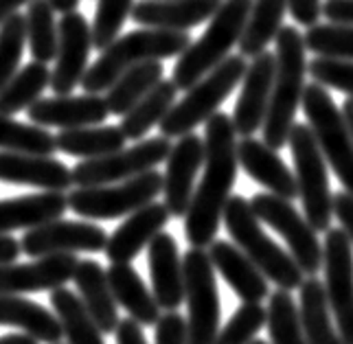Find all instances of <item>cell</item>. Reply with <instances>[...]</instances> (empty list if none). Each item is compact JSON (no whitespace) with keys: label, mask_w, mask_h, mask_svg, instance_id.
Listing matches in <instances>:
<instances>
[{"label":"cell","mask_w":353,"mask_h":344,"mask_svg":"<svg viewBox=\"0 0 353 344\" xmlns=\"http://www.w3.org/2000/svg\"><path fill=\"white\" fill-rule=\"evenodd\" d=\"M237 132L233 119L224 112H215L204 125L202 178L185 215V235L193 248H209L215 241L237 180Z\"/></svg>","instance_id":"obj_1"},{"label":"cell","mask_w":353,"mask_h":344,"mask_svg":"<svg viewBox=\"0 0 353 344\" xmlns=\"http://www.w3.org/2000/svg\"><path fill=\"white\" fill-rule=\"evenodd\" d=\"M276 68H274V83L270 94V105L263 121V141L283 150L288 145L292 125H294L296 110L305 90V75H307V44L305 35H301L296 27H281L276 35Z\"/></svg>","instance_id":"obj_2"},{"label":"cell","mask_w":353,"mask_h":344,"mask_svg":"<svg viewBox=\"0 0 353 344\" xmlns=\"http://www.w3.org/2000/svg\"><path fill=\"white\" fill-rule=\"evenodd\" d=\"M191 44L187 31H169V29H150L132 31L119 38L101 51L99 59L88 66L83 75V90L86 92H105L110 85L132 66L145 61H163L167 57H178Z\"/></svg>","instance_id":"obj_3"},{"label":"cell","mask_w":353,"mask_h":344,"mask_svg":"<svg viewBox=\"0 0 353 344\" xmlns=\"http://www.w3.org/2000/svg\"><path fill=\"white\" fill-rule=\"evenodd\" d=\"M250 7L252 0H224L206 31L178 55L172 75L178 90H189L230 55L239 44Z\"/></svg>","instance_id":"obj_4"},{"label":"cell","mask_w":353,"mask_h":344,"mask_svg":"<svg viewBox=\"0 0 353 344\" xmlns=\"http://www.w3.org/2000/svg\"><path fill=\"white\" fill-rule=\"evenodd\" d=\"M222 219L230 239L248 254V259L261 270L268 281H272L276 287L288 292L299 290L303 285L305 272L301 270L294 256L265 235V230L261 228V219L254 215L246 198L230 195Z\"/></svg>","instance_id":"obj_5"},{"label":"cell","mask_w":353,"mask_h":344,"mask_svg":"<svg viewBox=\"0 0 353 344\" xmlns=\"http://www.w3.org/2000/svg\"><path fill=\"white\" fill-rule=\"evenodd\" d=\"M246 68L248 64L243 55H228L209 75L191 85L187 94L176 101L167 117L158 123L163 136L180 139L209 121L217 112V108L226 101V97L241 83Z\"/></svg>","instance_id":"obj_6"},{"label":"cell","mask_w":353,"mask_h":344,"mask_svg":"<svg viewBox=\"0 0 353 344\" xmlns=\"http://www.w3.org/2000/svg\"><path fill=\"white\" fill-rule=\"evenodd\" d=\"M288 145L292 158H294L299 198L307 222L316 228V232H327L334 219V195L330 191L325 156L319 143H316L314 132L305 123L292 125Z\"/></svg>","instance_id":"obj_7"},{"label":"cell","mask_w":353,"mask_h":344,"mask_svg":"<svg viewBox=\"0 0 353 344\" xmlns=\"http://www.w3.org/2000/svg\"><path fill=\"white\" fill-rule=\"evenodd\" d=\"M301 105L327 165L334 169L343 187L353 193V136L343 110L336 108L332 94L319 81L305 85Z\"/></svg>","instance_id":"obj_8"},{"label":"cell","mask_w":353,"mask_h":344,"mask_svg":"<svg viewBox=\"0 0 353 344\" xmlns=\"http://www.w3.org/2000/svg\"><path fill=\"white\" fill-rule=\"evenodd\" d=\"M163 191V176L150 169L114 184L77 187L68 193V208L88 219H117L128 217L141 206L154 202Z\"/></svg>","instance_id":"obj_9"},{"label":"cell","mask_w":353,"mask_h":344,"mask_svg":"<svg viewBox=\"0 0 353 344\" xmlns=\"http://www.w3.org/2000/svg\"><path fill=\"white\" fill-rule=\"evenodd\" d=\"M189 344H215L220 334V292L209 250L193 248L182 256Z\"/></svg>","instance_id":"obj_10"},{"label":"cell","mask_w":353,"mask_h":344,"mask_svg":"<svg viewBox=\"0 0 353 344\" xmlns=\"http://www.w3.org/2000/svg\"><path fill=\"white\" fill-rule=\"evenodd\" d=\"M254 215L261 224L270 226L281 235L290 248V254L307 276H316L323 267V245L316 235V228L303 217L290 200L274 193H257L250 200Z\"/></svg>","instance_id":"obj_11"},{"label":"cell","mask_w":353,"mask_h":344,"mask_svg":"<svg viewBox=\"0 0 353 344\" xmlns=\"http://www.w3.org/2000/svg\"><path fill=\"white\" fill-rule=\"evenodd\" d=\"M172 152V141L167 136H154L137 143L130 150H119L101 158H83L72 167L75 187H97V184H114L158 167L167 161Z\"/></svg>","instance_id":"obj_12"},{"label":"cell","mask_w":353,"mask_h":344,"mask_svg":"<svg viewBox=\"0 0 353 344\" xmlns=\"http://www.w3.org/2000/svg\"><path fill=\"white\" fill-rule=\"evenodd\" d=\"M325 292L338 334L353 344V243L343 228H330L323 243Z\"/></svg>","instance_id":"obj_13"},{"label":"cell","mask_w":353,"mask_h":344,"mask_svg":"<svg viewBox=\"0 0 353 344\" xmlns=\"http://www.w3.org/2000/svg\"><path fill=\"white\" fill-rule=\"evenodd\" d=\"M108 232L88 222H66L53 219L42 226L29 228L20 239L22 252L38 259L46 254H77L105 250Z\"/></svg>","instance_id":"obj_14"},{"label":"cell","mask_w":353,"mask_h":344,"mask_svg":"<svg viewBox=\"0 0 353 344\" xmlns=\"http://www.w3.org/2000/svg\"><path fill=\"white\" fill-rule=\"evenodd\" d=\"M59 46L55 66L51 70V88L55 94H72L81 85L88 70L92 51V31L88 20L77 11L62 14L59 18Z\"/></svg>","instance_id":"obj_15"},{"label":"cell","mask_w":353,"mask_h":344,"mask_svg":"<svg viewBox=\"0 0 353 344\" xmlns=\"http://www.w3.org/2000/svg\"><path fill=\"white\" fill-rule=\"evenodd\" d=\"M163 176V195L172 217H185L196 191V178L204 167V139L198 134H185L172 145Z\"/></svg>","instance_id":"obj_16"},{"label":"cell","mask_w":353,"mask_h":344,"mask_svg":"<svg viewBox=\"0 0 353 344\" xmlns=\"http://www.w3.org/2000/svg\"><path fill=\"white\" fill-rule=\"evenodd\" d=\"M276 57L274 53H259L252 57L241 79V92L233 110V125L237 136H252L254 132L263 128V121L270 105L272 83H274Z\"/></svg>","instance_id":"obj_17"},{"label":"cell","mask_w":353,"mask_h":344,"mask_svg":"<svg viewBox=\"0 0 353 344\" xmlns=\"http://www.w3.org/2000/svg\"><path fill=\"white\" fill-rule=\"evenodd\" d=\"M79 259L75 254H46L31 263L0 265V296L3 294L51 292L72 281Z\"/></svg>","instance_id":"obj_18"},{"label":"cell","mask_w":353,"mask_h":344,"mask_svg":"<svg viewBox=\"0 0 353 344\" xmlns=\"http://www.w3.org/2000/svg\"><path fill=\"white\" fill-rule=\"evenodd\" d=\"M110 110L103 97L97 92L75 94H55L51 99H38L27 108V117L31 123L42 128H83V125H101L108 119Z\"/></svg>","instance_id":"obj_19"},{"label":"cell","mask_w":353,"mask_h":344,"mask_svg":"<svg viewBox=\"0 0 353 344\" xmlns=\"http://www.w3.org/2000/svg\"><path fill=\"white\" fill-rule=\"evenodd\" d=\"M169 208L165 202H150L141 206L139 211H134L125 217V222L121 224L105 243V256L110 263H130L132 259L148 248L150 241L163 232V228L169 224Z\"/></svg>","instance_id":"obj_20"},{"label":"cell","mask_w":353,"mask_h":344,"mask_svg":"<svg viewBox=\"0 0 353 344\" xmlns=\"http://www.w3.org/2000/svg\"><path fill=\"white\" fill-rule=\"evenodd\" d=\"M237 161L254 182L265 187L268 193H274L290 202L299 198V184L294 171H290L283 158L265 141L243 136L237 143Z\"/></svg>","instance_id":"obj_21"},{"label":"cell","mask_w":353,"mask_h":344,"mask_svg":"<svg viewBox=\"0 0 353 344\" xmlns=\"http://www.w3.org/2000/svg\"><path fill=\"white\" fill-rule=\"evenodd\" d=\"M0 182L27 184L44 191H66L72 187V169L53 156L0 150Z\"/></svg>","instance_id":"obj_22"},{"label":"cell","mask_w":353,"mask_h":344,"mask_svg":"<svg viewBox=\"0 0 353 344\" xmlns=\"http://www.w3.org/2000/svg\"><path fill=\"white\" fill-rule=\"evenodd\" d=\"M148 261L158 305L165 312H176L185 303V267L176 239L167 232H158L148 245Z\"/></svg>","instance_id":"obj_23"},{"label":"cell","mask_w":353,"mask_h":344,"mask_svg":"<svg viewBox=\"0 0 353 344\" xmlns=\"http://www.w3.org/2000/svg\"><path fill=\"white\" fill-rule=\"evenodd\" d=\"M224 0H141L132 9V20L141 27L189 31L211 20Z\"/></svg>","instance_id":"obj_24"},{"label":"cell","mask_w":353,"mask_h":344,"mask_svg":"<svg viewBox=\"0 0 353 344\" xmlns=\"http://www.w3.org/2000/svg\"><path fill=\"white\" fill-rule=\"evenodd\" d=\"M209 256L213 267L243 303H261L265 296H270L265 274L248 259V254L239 245L215 239L209 245Z\"/></svg>","instance_id":"obj_25"},{"label":"cell","mask_w":353,"mask_h":344,"mask_svg":"<svg viewBox=\"0 0 353 344\" xmlns=\"http://www.w3.org/2000/svg\"><path fill=\"white\" fill-rule=\"evenodd\" d=\"M68 208L64 191H42L22 198L0 200V235L11 230H29L59 219Z\"/></svg>","instance_id":"obj_26"},{"label":"cell","mask_w":353,"mask_h":344,"mask_svg":"<svg viewBox=\"0 0 353 344\" xmlns=\"http://www.w3.org/2000/svg\"><path fill=\"white\" fill-rule=\"evenodd\" d=\"M72 283H75L79 299L86 305V310L94 318L103 334H114L119 327V312L117 301L108 281V272L92 259H83L77 263L75 274H72Z\"/></svg>","instance_id":"obj_27"},{"label":"cell","mask_w":353,"mask_h":344,"mask_svg":"<svg viewBox=\"0 0 353 344\" xmlns=\"http://www.w3.org/2000/svg\"><path fill=\"white\" fill-rule=\"evenodd\" d=\"M0 325L18 327L22 334L35 338L40 344H57L64 338L62 323L46 307L22 299L20 294L0 296Z\"/></svg>","instance_id":"obj_28"},{"label":"cell","mask_w":353,"mask_h":344,"mask_svg":"<svg viewBox=\"0 0 353 344\" xmlns=\"http://www.w3.org/2000/svg\"><path fill=\"white\" fill-rule=\"evenodd\" d=\"M108 281H110L117 305L123 307L130 318L143 327H154L158 323L161 305L130 263H112L108 267Z\"/></svg>","instance_id":"obj_29"},{"label":"cell","mask_w":353,"mask_h":344,"mask_svg":"<svg viewBox=\"0 0 353 344\" xmlns=\"http://www.w3.org/2000/svg\"><path fill=\"white\" fill-rule=\"evenodd\" d=\"M301 301H299V316L301 327L310 344H345L343 336L338 334V327H334L332 310L327 303L325 283H321L316 276H307L303 281Z\"/></svg>","instance_id":"obj_30"},{"label":"cell","mask_w":353,"mask_h":344,"mask_svg":"<svg viewBox=\"0 0 353 344\" xmlns=\"http://www.w3.org/2000/svg\"><path fill=\"white\" fill-rule=\"evenodd\" d=\"M178 97V85L172 79H161L154 88L134 103L121 119V130H123L128 141H141L148 136V132L158 125L169 110L174 108Z\"/></svg>","instance_id":"obj_31"},{"label":"cell","mask_w":353,"mask_h":344,"mask_svg":"<svg viewBox=\"0 0 353 344\" xmlns=\"http://www.w3.org/2000/svg\"><path fill=\"white\" fill-rule=\"evenodd\" d=\"M125 134L119 125H83L55 134L57 152L75 158H101L125 147Z\"/></svg>","instance_id":"obj_32"},{"label":"cell","mask_w":353,"mask_h":344,"mask_svg":"<svg viewBox=\"0 0 353 344\" xmlns=\"http://www.w3.org/2000/svg\"><path fill=\"white\" fill-rule=\"evenodd\" d=\"M288 14L285 0H252L246 27L239 38V53L243 57H257L263 53L268 44L276 40Z\"/></svg>","instance_id":"obj_33"},{"label":"cell","mask_w":353,"mask_h":344,"mask_svg":"<svg viewBox=\"0 0 353 344\" xmlns=\"http://www.w3.org/2000/svg\"><path fill=\"white\" fill-rule=\"evenodd\" d=\"M51 305L59 323H62V331L68 344H105L103 331L94 323L83 301L77 294H72V290L64 285L51 290Z\"/></svg>","instance_id":"obj_34"},{"label":"cell","mask_w":353,"mask_h":344,"mask_svg":"<svg viewBox=\"0 0 353 344\" xmlns=\"http://www.w3.org/2000/svg\"><path fill=\"white\" fill-rule=\"evenodd\" d=\"M163 64L158 59L154 61H145V64L132 66L128 68L123 75H121L110 88L105 90V103L110 114L114 117H123L128 110L141 101L145 94H148L154 85L163 79Z\"/></svg>","instance_id":"obj_35"},{"label":"cell","mask_w":353,"mask_h":344,"mask_svg":"<svg viewBox=\"0 0 353 344\" xmlns=\"http://www.w3.org/2000/svg\"><path fill=\"white\" fill-rule=\"evenodd\" d=\"M51 85V68L42 61H31L22 66L7 85L0 90V114L14 117L40 99L42 92Z\"/></svg>","instance_id":"obj_36"},{"label":"cell","mask_w":353,"mask_h":344,"mask_svg":"<svg viewBox=\"0 0 353 344\" xmlns=\"http://www.w3.org/2000/svg\"><path fill=\"white\" fill-rule=\"evenodd\" d=\"M27 46L33 61L51 64L59 46V24L55 22V9L48 0H31L27 5Z\"/></svg>","instance_id":"obj_37"},{"label":"cell","mask_w":353,"mask_h":344,"mask_svg":"<svg viewBox=\"0 0 353 344\" xmlns=\"http://www.w3.org/2000/svg\"><path fill=\"white\" fill-rule=\"evenodd\" d=\"M0 150L27 152L51 156L57 152L55 134L35 123H20L7 114H0Z\"/></svg>","instance_id":"obj_38"},{"label":"cell","mask_w":353,"mask_h":344,"mask_svg":"<svg viewBox=\"0 0 353 344\" xmlns=\"http://www.w3.org/2000/svg\"><path fill=\"white\" fill-rule=\"evenodd\" d=\"M268 331L272 344H310L301 327L299 305L288 290L279 287L268 303Z\"/></svg>","instance_id":"obj_39"},{"label":"cell","mask_w":353,"mask_h":344,"mask_svg":"<svg viewBox=\"0 0 353 344\" xmlns=\"http://www.w3.org/2000/svg\"><path fill=\"white\" fill-rule=\"evenodd\" d=\"M305 44L316 55L353 61V24L316 22L305 31Z\"/></svg>","instance_id":"obj_40"},{"label":"cell","mask_w":353,"mask_h":344,"mask_svg":"<svg viewBox=\"0 0 353 344\" xmlns=\"http://www.w3.org/2000/svg\"><path fill=\"white\" fill-rule=\"evenodd\" d=\"M27 46V22L24 14H11L0 27V90L20 70V59Z\"/></svg>","instance_id":"obj_41"},{"label":"cell","mask_w":353,"mask_h":344,"mask_svg":"<svg viewBox=\"0 0 353 344\" xmlns=\"http://www.w3.org/2000/svg\"><path fill=\"white\" fill-rule=\"evenodd\" d=\"M134 0H97V11L92 20V48L103 51L110 46L121 29H123L125 20L132 16Z\"/></svg>","instance_id":"obj_42"},{"label":"cell","mask_w":353,"mask_h":344,"mask_svg":"<svg viewBox=\"0 0 353 344\" xmlns=\"http://www.w3.org/2000/svg\"><path fill=\"white\" fill-rule=\"evenodd\" d=\"M268 323V310L261 303H243L233 318L220 329L215 344H248Z\"/></svg>","instance_id":"obj_43"},{"label":"cell","mask_w":353,"mask_h":344,"mask_svg":"<svg viewBox=\"0 0 353 344\" xmlns=\"http://www.w3.org/2000/svg\"><path fill=\"white\" fill-rule=\"evenodd\" d=\"M307 72L314 81L323 83L325 88H336L353 97V61L338 59V57H323L319 55L307 64Z\"/></svg>","instance_id":"obj_44"},{"label":"cell","mask_w":353,"mask_h":344,"mask_svg":"<svg viewBox=\"0 0 353 344\" xmlns=\"http://www.w3.org/2000/svg\"><path fill=\"white\" fill-rule=\"evenodd\" d=\"M156 344H189L187 321L176 312H165L156 323Z\"/></svg>","instance_id":"obj_45"},{"label":"cell","mask_w":353,"mask_h":344,"mask_svg":"<svg viewBox=\"0 0 353 344\" xmlns=\"http://www.w3.org/2000/svg\"><path fill=\"white\" fill-rule=\"evenodd\" d=\"M285 3H288V14L301 27H314L323 16V0H285Z\"/></svg>","instance_id":"obj_46"},{"label":"cell","mask_w":353,"mask_h":344,"mask_svg":"<svg viewBox=\"0 0 353 344\" xmlns=\"http://www.w3.org/2000/svg\"><path fill=\"white\" fill-rule=\"evenodd\" d=\"M334 215L340 222V228L345 230V235L353 243V193L340 191L334 195Z\"/></svg>","instance_id":"obj_47"},{"label":"cell","mask_w":353,"mask_h":344,"mask_svg":"<svg viewBox=\"0 0 353 344\" xmlns=\"http://www.w3.org/2000/svg\"><path fill=\"white\" fill-rule=\"evenodd\" d=\"M323 16L336 24H353V0H325Z\"/></svg>","instance_id":"obj_48"},{"label":"cell","mask_w":353,"mask_h":344,"mask_svg":"<svg viewBox=\"0 0 353 344\" xmlns=\"http://www.w3.org/2000/svg\"><path fill=\"white\" fill-rule=\"evenodd\" d=\"M117 344H148L143 334V325H139L134 318H125V321H119L117 327Z\"/></svg>","instance_id":"obj_49"},{"label":"cell","mask_w":353,"mask_h":344,"mask_svg":"<svg viewBox=\"0 0 353 344\" xmlns=\"http://www.w3.org/2000/svg\"><path fill=\"white\" fill-rule=\"evenodd\" d=\"M22 252V245L18 239H14L7 232V235H0V265L5 263H14Z\"/></svg>","instance_id":"obj_50"},{"label":"cell","mask_w":353,"mask_h":344,"mask_svg":"<svg viewBox=\"0 0 353 344\" xmlns=\"http://www.w3.org/2000/svg\"><path fill=\"white\" fill-rule=\"evenodd\" d=\"M31 0H0V27L5 24V20L11 16V14H16V11L24 5H29Z\"/></svg>","instance_id":"obj_51"},{"label":"cell","mask_w":353,"mask_h":344,"mask_svg":"<svg viewBox=\"0 0 353 344\" xmlns=\"http://www.w3.org/2000/svg\"><path fill=\"white\" fill-rule=\"evenodd\" d=\"M48 3L55 9V14H70L79 7V0H48Z\"/></svg>","instance_id":"obj_52"},{"label":"cell","mask_w":353,"mask_h":344,"mask_svg":"<svg viewBox=\"0 0 353 344\" xmlns=\"http://www.w3.org/2000/svg\"><path fill=\"white\" fill-rule=\"evenodd\" d=\"M0 344H40V342L27 334H9L5 338H0Z\"/></svg>","instance_id":"obj_53"},{"label":"cell","mask_w":353,"mask_h":344,"mask_svg":"<svg viewBox=\"0 0 353 344\" xmlns=\"http://www.w3.org/2000/svg\"><path fill=\"white\" fill-rule=\"evenodd\" d=\"M343 114L347 119V125L351 130V136H353V97H349V99L343 103Z\"/></svg>","instance_id":"obj_54"},{"label":"cell","mask_w":353,"mask_h":344,"mask_svg":"<svg viewBox=\"0 0 353 344\" xmlns=\"http://www.w3.org/2000/svg\"><path fill=\"white\" fill-rule=\"evenodd\" d=\"M248 344H268V342L265 340H250Z\"/></svg>","instance_id":"obj_55"},{"label":"cell","mask_w":353,"mask_h":344,"mask_svg":"<svg viewBox=\"0 0 353 344\" xmlns=\"http://www.w3.org/2000/svg\"><path fill=\"white\" fill-rule=\"evenodd\" d=\"M57 344H62V342H57Z\"/></svg>","instance_id":"obj_56"}]
</instances>
